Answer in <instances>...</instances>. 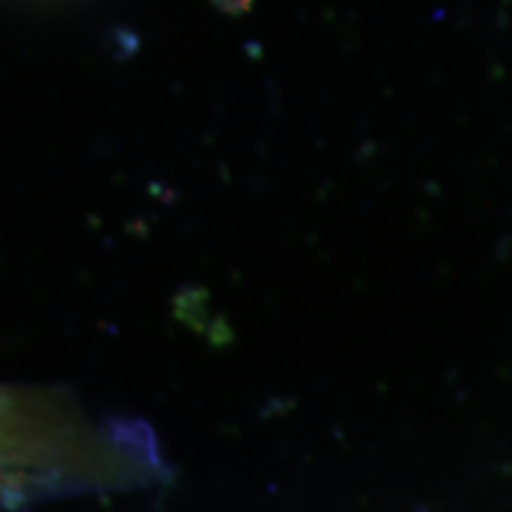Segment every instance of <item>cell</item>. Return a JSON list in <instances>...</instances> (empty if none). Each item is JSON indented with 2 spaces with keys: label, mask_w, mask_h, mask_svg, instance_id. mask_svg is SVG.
Here are the masks:
<instances>
[{
  "label": "cell",
  "mask_w": 512,
  "mask_h": 512,
  "mask_svg": "<svg viewBox=\"0 0 512 512\" xmlns=\"http://www.w3.org/2000/svg\"><path fill=\"white\" fill-rule=\"evenodd\" d=\"M157 467L137 430H100L69 399L0 387V476L29 498L131 487Z\"/></svg>",
  "instance_id": "1"
}]
</instances>
